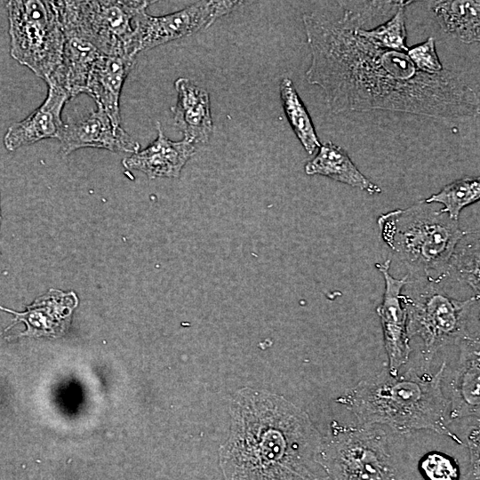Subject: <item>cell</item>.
<instances>
[{"label": "cell", "instance_id": "obj_10", "mask_svg": "<svg viewBox=\"0 0 480 480\" xmlns=\"http://www.w3.org/2000/svg\"><path fill=\"white\" fill-rule=\"evenodd\" d=\"M390 262L388 259L375 265L385 280L382 302L376 311L383 331L384 346L388 358V370L390 374L396 375L407 363L412 352L407 334V310L402 293L403 287L409 283V276L401 279L395 278L389 272Z\"/></svg>", "mask_w": 480, "mask_h": 480}, {"label": "cell", "instance_id": "obj_12", "mask_svg": "<svg viewBox=\"0 0 480 480\" xmlns=\"http://www.w3.org/2000/svg\"><path fill=\"white\" fill-rule=\"evenodd\" d=\"M78 305V298L74 292H65L50 289L36 298L23 312H17L0 306V310L14 316L13 324L22 322L26 330L19 337L59 338L64 335L70 324L71 316Z\"/></svg>", "mask_w": 480, "mask_h": 480}, {"label": "cell", "instance_id": "obj_1", "mask_svg": "<svg viewBox=\"0 0 480 480\" xmlns=\"http://www.w3.org/2000/svg\"><path fill=\"white\" fill-rule=\"evenodd\" d=\"M340 5V13L319 10L302 16L311 53L306 80L322 88L332 113L389 110L445 122L479 116V94L459 73L421 72L406 52L360 36L355 7Z\"/></svg>", "mask_w": 480, "mask_h": 480}, {"label": "cell", "instance_id": "obj_11", "mask_svg": "<svg viewBox=\"0 0 480 480\" xmlns=\"http://www.w3.org/2000/svg\"><path fill=\"white\" fill-rule=\"evenodd\" d=\"M58 140L61 152L66 156L84 148H104L132 155L140 150V144L120 125H116L99 107L79 120L64 123Z\"/></svg>", "mask_w": 480, "mask_h": 480}, {"label": "cell", "instance_id": "obj_16", "mask_svg": "<svg viewBox=\"0 0 480 480\" xmlns=\"http://www.w3.org/2000/svg\"><path fill=\"white\" fill-rule=\"evenodd\" d=\"M157 137L146 148L123 159V165L138 170L149 179L177 178L195 154L196 146L187 140L173 141L168 139L159 122L156 123Z\"/></svg>", "mask_w": 480, "mask_h": 480}, {"label": "cell", "instance_id": "obj_25", "mask_svg": "<svg viewBox=\"0 0 480 480\" xmlns=\"http://www.w3.org/2000/svg\"><path fill=\"white\" fill-rule=\"evenodd\" d=\"M406 53L413 65L423 73L434 75L444 68L438 58L435 38L432 36L423 43L408 48Z\"/></svg>", "mask_w": 480, "mask_h": 480}, {"label": "cell", "instance_id": "obj_9", "mask_svg": "<svg viewBox=\"0 0 480 480\" xmlns=\"http://www.w3.org/2000/svg\"><path fill=\"white\" fill-rule=\"evenodd\" d=\"M242 3L198 1L180 11L162 16H152L146 11L141 12L133 20L131 53L136 57L141 52L205 29Z\"/></svg>", "mask_w": 480, "mask_h": 480}, {"label": "cell", "instance_id": "obj_14", "mask_svg": "<svg viewBox=\"0 0 480 480\" xmlns=\"http://www.w3.org/2000/svg\"><path fill=\"white\" fill-rule=\"evenodd\" d=\"M459 363L451 381L449 420L480 417V344L470 334L458 344Z\"/></svg>", "mask_w": 480, "mask_h": 480}, {"label": "cell", "instance_id": "obj_8", "mask_svg": "<svg viewBox=\"0 0 480 480\" xmlns=\"http://www.w3.org/2000/svg\"><path fill=\"white\" fill-rule=\"evenodd\" d=\"M153 1H56L60 17L73 23L103 55L131 53L135 17ZM135 57V56H133Z\"/></svg>", "mask_w": 480, "mask_h": 480}, {"label": "cell", "instance_id": "obj_13", "mask_svg": "<svg viewBox=\"0 0 480 480\" xmlns=\"http://www.w3.org/2000/svg\"><path fill=\"white\" fill-rule=\"evenodd\" d=\"M59 18L64 35L61 63L53 78L46 84L60 87L72 99L84 93L89 72L103 54L73 23L60 14Z\"/></svg>", "mask_w": 480, "mask_h": 480}, {"label": "cell", "instance_id": "obj_23", "mask_svg": "<svg viewBox=\"0 0 480 480\" xmlns=\"http://www.w3.org/2000/svg\"><path fill=\"white\" fill-rule=\"evenodd\" d=\"M480 198V180L477 177H464L445 185L438 193L425 199L428 204L438 203L444 205L441 212L458 220L463 208Z\"/></svg>", "mask_w": 480, "mask_h": 480}, {"label": "cell", "instance_id": "obj_21", "mask_svg": "<svg viewBox=\"0 0 480 480\" xmlns=\"http://www.w3.org/2000/svg\"><path fill=\"white\" fill-rule=\"evenodd\" d=\"M433 12L445 33L464 44L480 41L479 1H436Z\"/></svg>", "mask_w": 480, "mask_h": 480}, {"label": "cell", "instance_id": "obj_5", "mask_svg": "<svg viewBox=\"0 0 480 480\" xmlns=\"http://www.w3.org/2000/svg\"><path fill=\"white\" fill-rule=\"evenodd\" d=\"M6 9L11 56L48 83L60 66L64 44L56 2L8 1Z\"/></svg>", "mask_w": 480, "mask_h": 480}, {"label": "cell", "instance_id": "obj_2", "mask_svg": "<svg viewBox=\"0 0 480 480\" xmlns=\"http://www.w3.org/2000/svg\"><path fill=\"white\" fill-rule=\"evenodd\" d=\"M231 414L230 436L220 449L228 480H332L322 464L319 432L284 397L245 388Z\"/></svg>", "mask_w": 480, "mask_h": 480}, {"label": "cell", "instance_id": "obj_20", "mask_svg": "<svg viewBox=\"0 0 480 480\" xmlns=\"http://www.w3.org/2000/svg\"><path fill=\"white\" fill-rule=\"evenodd\" d=\"M412 1H403L392 16L384 23L366 28L368 22L375 13L379 1L361 2L356 9V33L368 40L372 44L382 48L399 52H407L406 45V28H405V8Z\"/></svg>", "mask_w": 480, "mask_h": 480}, {"label": "cell", "instance_id": "obj_6", "mask_svg": "<svg viewBox=\"0 0 480 480\" xmlns=\"http://www.w3.org/2000/svg\"><path fill=\"white\" fill-rule=\"evenodd\" d=\"M321 460L332 480H398L385 432L335 422L323 440Z\"/></svg>", "mask_w": 480, "mask_h": 480}, {"label": "cell", "instance_id": "obj_27", "mask_svg": "<svg viewBox=\"0 0 480 480\" xmlns=\"http://www.w3.org/2000/svg\"><path fill=\"white\" fill-rule=\"evenodd\" d=\"M479 426L472 428L468 434L470 467L462 480H479Z\"/></svg>", "mask_w": 480, "mask_h": 480}, {"label": "cell", "instance_id": "obj_24", "mask_svg": "<svg viewBox=\"0 0 480 480\" xmlns=\"http://www.w3.org/2000/svg\"><path fill=\"white\" fill-rule=\"evenodd\" d=\"M452 273L479 294L478 244L474 243L471 246L470 243H467L464 247L460 248L457 245L450 265L449 275Z\"/></svg>", "mask_w": 480, "mask_h": 480}, {"label": "cell", "instance_id": "obj_28", "mask_svg": "<svg viewBox=\"0 0 480 480\" xmlns=\"http://www.w3.org/2000/svg\"><path fill=\"white\" fill-rule=\"evenodd\" d=\"M1 220H2V213H1V206H0V226H1Z\"/></svg>", "mask_w": 480, "mask_h": 480}, {"label": "cell", "instance_id": "obj_26", "mask_svg": "<svg viewBox=\"0 0 480 480\" xmlns=\"http://www.w3.org/2000/svg\"><path fill=\"white\" fill-rule=\"evenodd\" d=\"M421 470L429 480H459V469L447 456L433 452L421 460Z\"/></svg>", "mask_w": 480, "mask_h": 480}, {"label": "cell", "instance_id": "obj_3", "mask_svg": "<svg viewBox=\"0 0 480 480\" xmlns=\"http://www.w3.org/2000/svg\"><path fill=\"white\" fill-rule=\"evenodd\" d=\"M444 370L445 362L435 374L409 369L392 375L384 368L335 402L353 413L360 426L386 425L402 434L428 429L463 444L448 427L450 403L442 390Z\"/></svg>", "mask_w": 480, "mask_h": 480}, {"label": "cell", "instance_id": "obj_4", "mask_svg": "<svg viewBox=\"0 0 480 480\" xmlns=\"http://www.w3.org/2000/svg\"><path fill=\"white\" fill-rule=\"evenodd\" d=\"M377 223L382 240L410 275L437 284L449 276L455 249L468 234L425 200L383 213Z\"/></svg>", "mask_w": 480, "mask_h": 480}, {"label": "cell", "instance_id": "obj_7", "mask_svg": "<svg viewBox=\"0 0 480 480\" xmlns=\"http://www.w3.org/2000/svg\"><path fill=\"white\" fill-rule=\"evenodd\" d=\"M420 290L405 295L408 338L419 336L423 342V367L428 368L444 347L458 344L469 335L468 321L479 295L460 300L447 295L437 284L425 282Z\"/></svg>", "mask_w": 480, "mask_h": 480}, {"label": "cell", "instance_id": "obj_19", "mask_svg": "<svg viewBox=\"0 0 480 480\" xmlns=\"http://www.w3.org/2000/svg\"><path fill=\"white\" fill-rule=\"evenodd\" d=\"M305 172L326 176L370 194L381 192L379 186L358 170L344 149L331 141L321 144L315 157L306 164Z\"/></svg>", "mask_w": 480, "mask_h": 480}, {"label": "cell", "instance_id": "obj_15", "mask_svg": "<svg viewBox=\"0 0 480 480\" xmlns=\"http://www.w3.org/2000/svg\"><path fill=\"white\" fill-rule=\"evenodd\" d=\"M68 100L62 89L48 85L44 102L23 120L9 126L4 136L5 148L14 151L42 140L59 139L64 125L61 112Z\"/></svg>", "mask_w": 480, "mask_h": 480}, {"label": "cell", "instance_id": "obj_18", "mask_svg": "<svg viewBox=\"0 0 480 480\" xmlns=\"http://www.w3.org/2000/svg\"><path fill=\"white\" fill-rule=\"evenodd\" d=\"M174 87L177 100L171 110L175 126L196 146L207 143L213 128L208 92L186 77H179Z\"/></svg>", "mask_w": 480, "mask_h": 480}, {"label": "cell", "instance_id": "obj_17", "mask_svg": "<svg viewBox=\"0 0 480 480\" xmlns=\"http://www.w3.org/2000/svg\"><path fill=\"white\" fill-rule=\"evenodd\" d=\"M135 58L128 54L101 55L92 65L84 93L91 95L116 125H120V95Z\"/></svg>", "mask_w": 480, "mask_h": 480}, {"label": "cell", "instance_id": "obj_22", "mask_svg": "<svg viewBox=\"0 0 480 480\" xmlns=\"http://www.w3.org/2000/svg\"><path fill=\"white\" fill-rule=\"evenodd\" d=\"M280 99L288 122L296 137L308 154L319 148L318 140L311 117L299 96L292 79L284 77L279 84Z\"/></svg>", "mask_w": 480, "mask_h": 480}]
</instances>
